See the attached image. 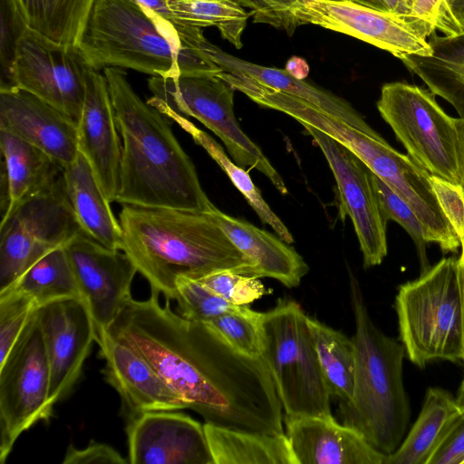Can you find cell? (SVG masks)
Returning <instances> with one entry per match:
<instances>
[{"mask_svg": "<svg viewBox=\"0 0 464 464\" xmlns=\"http://www.w3.org/2000/svg\"><path fill=\"white\" fill-rule=\"evenodd\" d=\"M130 298L107 333L140 353L207 423L283 434L282 404L262 357L247 356L207 323L161 305L158 291Z\"/></svg>", "mask_w": 464, "mask_h": 464, "instance_id": "1", "label": "cell"}, {"mask_svg": "<svg viewBox=\"0 0 464 464\" xmlns=\"http://www.w3.org/2000/svg\"><path fill=\"white\" fill-rule=\"evenodd\" d=\"M122 140L116 202L209 212L196 168L162 113L136 93L118 67L103 69Z\"/></svg>", "mask_w": 464, "mask_h": 464, "instance_id": "2", "label": "cell"}, {"mask_svg": "<svg viewBox=\"0 0 464 464\" xmlns=\"http://www.w3.org/2000/svg\"><path fill=\"white\" fill-rule=\"evenodd\" d=\"M122 251L150 289L169 300L176 280L230 270L254 276V266L232 243L210 212L123 204L119 215Z\"/></svg>", "mask_w": 464, "mask_h": 464, "instance_id": "3", "label": "cell"}, {"mask_svg": "<svg viewBox=\"0 0 464 464\" xmlns=\"http://www.w3.org/2000/svg\"><path fill=\"white\" fill-rule=\"evenodd\" d=\"M350 299L355 322L354 388L348 402H339L338 414L343 424L387 456L401 445L411 418L402 374L406 353L401 342L375 325L353 278Z\"/></svg>", "mask_w": 464, "mask_h": 464, "instance_id": "4", "label": "cell"}, {"mask_svg": "<svg viewBox=\"0 0 464 464\" xmlns=\"http://www.w3.org/2000/svg\"><path fill=\"white\" fill-rule=\"evenodd\" d=\"M75 48L97 71L128 68L160 77L223 72L194 49L173 44L136 0H95Z\"/></svg>", "mask_w": 464, "mask_h": 464, "instance_id": "5", "label": "cell"}, {"mask_svg": "<svg viewBox=\"0 0 464 464\" xmlns=\"http://www.w3.org/2000/svg\"><path fill=\"white\" fill-rule=\"evenodd\" d=\"M394 309L400 342L420 368L436 360L463 358V315L457 258L444 257L399 285Z\"/></svg>", "mask_w": 464, "mask_h": 464, "instance_id": "6", "label": "cell"}, {"mask_svg": "<svg viewBox=\"0 0 464 464\" xmlns=\"http://www.w3.org/2000/svg\"><path fill=\"white\" fill-rule=\"evenodd\" d=\"M308 317L297 303L283 299L261 319V357L286 417L333 416Z\"/></svg>", "mask_w": 464, "mask_h": 464, "instance_id": "7", "label": "cell"}, {"mask_svg": "<svg viewBox=\"0 0 464 464\" xmlns=\"http://www.w3.org/2000/svg\"><path fill=\"white\" fill-rule=\"evenodd\" d=\"M148 102L172 118L189 116L214 132L235 162L264 174L282 194L288 189L261 149L241 130L234 112L235 90L218 74L151 76Z\"/></svg>", "mask_w": 464, "mask_h": 464, "instance_id": "8", "label": "cell"}, {"mask_svg": "<svg viewBox=\"0 0 464 464\" xmlns=\"http://www.w3.org/2000/svg\"><path fill=\"white\" fill-rule=\"evenodd\" d=\"M377 109L408 155L430 175L460 184L454 118L427 89L402 82L382 85Z\"/></svg>", "mask_w": 464, "mask_h": 464, "instance_id": "9", "label": "cell"}, {"mask_svg": "<svg viewBox=\"0 0 464 464\" xmlns=\"http://www.w3.org/2000/svg\"><path fill=\"white\" fill-rule=\"evenodd\" d=\"M38 309V308H37ZM37 309L16 343L0 362V462L19 436L40 420H48L50 366Z\"/></svg>", "mask_w": 464, "mask_h": 464, "instance_id": "10", "label": "cell"}, {"mask_svg": "<svg viewBox=\"0 0 464 464\" xmlns=\"http://www.w3.org/2000/svg\"><path fill=\"white\" fill-rule=\"evenodd\" d=\"M80 231L63 173L50 189L22 204L0 223V292L10 288L34 263L65 246Z\"/></svg>", "mask_w": 464, "mask_h": 464, "instance_id": "11", "label": "cell"}, {"mask_svg": "<svg viewBox=\"0 0 464 464\" xmlns=\"http://www.w3.org/2000/svg\"><path fill=\"white\" fill-rule=\"evenodd\" d=\"M87 66L75 47L58 44L28 28L17 50L14 84L77 124L84 102Z\"/></svg>", "mask_w": 464, "mask_h": 464, "instance_id": "12", "label": "cell"}, {"mask_svg": "<svg viewBox=\"0 0 464 464\" xmlns=\"http://www.w3.org/2000/svg\"><path fill=\"white\" fill-rule=\"evenodd\" d=\"M324 153L334 174L341 215L353 225L363 266L382 264L387 256L386 223L373 187L372 171L352 151L319 130L301 124Z\"/></svg>", "mask_w": 464, "mask_h": 464, "instance_id": "13", "label": "cell"}, {"mask_svg": "<svg viewBox=\"0 0 464 464\" xmlns=\"http://www.w3.org/2000/svg\"><path fill=\"white\" fill-rule=\"evenodd\" d=\"M64 248L96 332L107 329L132 298L137 267L122 250L109 248L82 231Z\"/></svg>", "mask_w": 464, "mask_h": 464, "instance_id": "14", "label": "cell"}, {"mask_svg": "<svg viewBox=\"0 0 464 464\" xmlns=\"http://www.w3.org/2000/svg\"><path fill=\"white\" fill-rule=\"evenodd\" d=\"M297 25L314 24L364 41L400 60L408 54L430 55L427 39L392 14L343 0H311L292 13Z\"/></svg>", "mask_w": 464, "mask_h": 464, "instance_id": "15", "label": "cell"}, {"mask_svg": "<svg viewBox=\"0 0 464 464\" xmlns=\"http://www.w3.org/2000/svg\"><path fill=\"white\" fill-rule=\"evenodd\" d=\"M50 366V402L64 399L79 379L96 329L82 297L47 303L37 309Z\"/></svg>", "mask_w": 464, "mask_h": 464, "instance_id": "16", "label": "cell"}, {"mask_svg": "<svg viewBox=\"0 0 464 464\" xmlns=\"http://www.w3.org/2000/svg\"><path fill=\"white\" fill-rule=\"evenodd\" d=\"M131 464H214L204 424L176 411H147L126 427Z\"/></svg>", "mask_w": 464, "mask_h": 464, "instance_id": "17", "label": "cell"}, {"mask_svg": "<svg viewBox=\"0 0 464 464\" xmlns=\"http://www.w3.org/2000/svg\"><path fill=\"white\" fill-rule=\"evenodd\" d=\"M120 135L106 77L88 65L84 102L77 123L78 149L111 202L116 201L120 189Z\"/></svg>", "mask_w": 464, "mask_h": 464, "instance_id": "18", "label": "cell"}, {"mask_svg": "<svg viewBox=\"0 0 464 464\" xmlns=\"http://www.w3.org/2000/svg\"><path fill=\"white\" fill-rule=\"evenodd\" d=\"M181 40L185 47L196 50L223 72L246 77L267 88L301 98L350 126L366 133L375 132L346 100L294 77L285 69L256 64L226 53L204 36L201 27L186 25L181 33Z\"/></svg>", "mask_w": 464, "mask_h": 464, "instance_id": "19", "label": "cell"}, {"mask_svg": "<svg viewBox=\"0 0 464 464\" xmlns=\"http://www.w3.org/2000/svg\"><path fill=\"white\" fill-rule=\"evenodd\" d=\"M95 342L106 362L104 378L121 396L129 419L147 411L188 409L182 397L130 345L105 329L96 332Z\"/></svg>", "mask_w": 464, "mask_h": 464, "instance_id": "20", "label": "cell"}, {"mask_svg": "<svg viewBox=\"0 0 464 464\" xmlns=\"http://www.w3.org/2000/svg\"><path fill=\"white\" fill-rule=\"evenodd\" d=\"M0 128L36 146L63 169L79 154L77 124L24 89L0 91Z\"/></svg>", "mask_w": 464, "mask_h": 464, "instance_id": "21", "label": "cell"}, {"mask_svg": "<svg viewBox=\"0 0 464 464\" xmlns=\"http://www.w3.org/2000/svg\"><path fill=\"white\" fill-rule=\"evenodd\" d=\"M296 464H383L385 455L356 430L329 417H286Z\"/></svg>", "mask_w": 464, "mask_h": 464, "instance_id": "22", "label": "cell"}, {"mask_svg": "<svg viewBox=\"0 0 464 464\" xmlns=\"http://www.w3.org/2000/svg\"><path fill=\"white\" fill-rule=\"evenodd\" d=\"M0 150L2 223L22 204L50 189L64 169L36 146L2 128Z\"/></svg>", "mask_w": 464, "mask_h": 464, "instance_id": "23", "label": "cell"}, {"mask_svg": "<svg viewBox=\"0 0 464 464\" xmlns=\"http://www.w3.org/2000/svg\"><path fill=\"white\" fill-rule=\"evenodd\" d=\"M218 224L254 266V276L270 277L286 287H296L308 273L304 258L278 236L229 216L214 205L210 209Z\"/></svg>", "mask_w": 464, "mask_h": 464, "instance_id": "24", "label": "cell"}, {"mask_svg": "<svg viewBox=\"0 0 464 464\" xmlns=\"http://www.w3.org/2000/svg\"><path fill=\"white\" fill-rule=\"evenodd\" d=\"M65 192L81 230L98 243L122 250V230L89 162L79 152L63 169Z\"/></svg>", "mask_w": 464, "mask_h": 464, "instance_id": "25", "label": "cell"}, {"mask_svg": "<svg viewBox=\"0 0 464 464\" xmlns=\"http://www.w3.org/2000/svg\"><path fill=\"white\" fill-rule=\"evenodd\" d=\"M430 55L408 54L401 61L429 90L464 116V34L433 35L428 39Z\"/></svg>", "mask_w": 464, "mask_h": 464, "instance_id": "26", "label": "cell"}, {"mask_svg": "<svg viewBox=\"0 0 464 464\" xmlns=\"http://www.w3.org/2000/svg\"><path fill=\"white\" fill-rule=\"evenodd\" d=\"M460 405L450 392L438 387L429 388L413 426L399 448L385 457L383 464H429Z\"/></svg>", "mask_w": 464, "mask_h": 464, "instance_id": "27", "label": "cell"}, {"mask_svg": "<svg viewBox=\"0 0 464 464\" xmlns=\"http://www.w3.org/2000/svg\"><path fill=\"white\" fill-rule=\"evenodd\" d=\"M214 464H296L286 434H264L204 424Z\"/></svg>", "mask_w": 464, "mask_h": 464, "instance_id": "28", "label": "cell"}, {"mask_svg": "<svg viewBox=\"0 0 464 464\" xmlns=\"http://www.w3.org/2000/svg\"><path fill=\"white\" fill-rule=\"evenodd\" d=\"M28 27L58 44L76 47L95 0H16Z\"/></svg>", "mask_w": 464, "mask_h": 464, "instance_id": "29", "label": "cell"}, {"mask_svg": "<svg viewBox=\"0 0 464 464\" xmlns=\"http://www.w3.org/2000/svg\"><path fill=\"white\" fill-rule=\"evenodd\" d=\"M308 324L319 363L331 396L348 402L353 393L355 379V346L353 339L315 318Z\"/></svg>", "mask_w": 464, "mask_h": 464, "instance_id": "30", "label": "cell"}, {"mask_svg": "<svg viewBox=\"0 0 464 464\" xmlns=\"http://www.w3.org/2000/svg\"><path fill=\"white\" fill-rule=\"evenodd\" d=\"M9 289L26 295L39 307L58 299L81 297L64 246L38 259Z\"/></svg>", "mask_w": 464, "mask_h": 464, "instance_id": "31", "label": "cell"}, {"mask_svg": "<svg viewBox=\"0 0 464 464\" xmlns=\"http://www.w3.org/2000/svg\"><path fill=\"white\" fill-rule=\"evenodd\" d=\"M175 19L198 26H216L223 39L239 49L250 16L237 0H168Z\"/></svg>", "mask_w": 464, "mask_h": 464, "instance_id": "32", "label": "cell"}, {"mask_svg": "<svg viewBox=\"0 0 464 464\" xmlns=\"http://www.w3.org/2000/svg\"><path fill=\"white\" fill-rule=\"evenodd\" d=\"M183 125L187 127L195 141L201 145L226 172L233 185L256 211L262 223L270 226L276 234L285 243L289 245L294 243L293 235L264 199L249 173L244 168L234 163L227 157L224 149L209 135L197 129L187 121H183Z\"/></svg>", "mask_w": 464, "mask_h": 464, "instance_id": "33", "label": "cell"}, {"mask_svg": "<svg viewBox=\"0 0 464 464\" xmlns=\"http://www.w3.org/2000/svg\"><path fill=\"white\" fill-rule=\"evenodd\" d=\"M262 315L263 313L254 311L248 305H241L207 324L238 352L259 358L263 350Z\"/></svg>", "mask_w": 464, "mask_h": 464, "instance_id": "34", "label": "cell"}, {"mask_svg": "<svg viewBox=\"0 0 464 464\" xmlns=\"http://www.w3.org/2000/svg\"><path fill=\"white\" fill-rule=\"evenodd\" d=\"M178 313L192 321L209 323L218 316L239 308L196 279L180 276L176 280Z\"/></svg>", "mask_w": 464, "mask_h": 464, "instance_id": "35", "label": "cell"}, {"mask_svg": "<svg viewBox=\"0 0 464 464\" xmlns=\"http://www.w3.org/2000/svg\"><path fill=\"white\" fill-rule=\"evenodd\" d=\"M372 179L384 219L398 223L407 232L415 245L420 273L426 271L430 266L426 253L428 241L418 217L406 201L372 172Z\"/></svg>", "mask_w": 464, "mask_h": 464, "instance_id": "36", "label": "cell"}, {"mask_svg": "<svg viewBox=\"0 0 464 464\" xmlns=\"http://www.w3.org/2000/svg\"><path fill=\"white\" fill-rule=\"evenodd\" d=\"M0 91H6L16 88L14 70L17 50L29 27L16 0H0Z\"/></svg>", "mask_w": 464, "mask_h": 464, "instance_id": "37", "label": "cell"}, {"mask_svg": "<svg viewBox=\"0 0 464 464\" xmlns=\"http://www.w3.org/2000/svg\"><path fill=\"white\" fill-rule=\"evenodd\" d=\"M39 306L15 290L0 293V362L5 360Z\"/></svg>", "mask_w": 464, "mask_h": 464, "instance_id": "38", "label": "cell"}, {"mask_svg": "<svg viewBox=\"0 0 464 464\" xmlns=\"http://www.w3.org/2000/svg\"><path fill=\"white\" fill-rule=\"evenodd\" d=\"M409 24L424 39L430 37L436 29L446 36L461 34L447 10L445 0H414Z\"/></svg>", "mask_w": 464, "mask_h": 464, "instance_id": "39", "label": "cell"}, {"mask_svg": "<svg viewBox=\"0 0 464 464\" xmlns=\"http://www.w3.org/2000/svg\"><path fill=\"white\" fill-rule=\"evenodd\" d=\"M250 10L254 23L265 24L276 29L284 30L292 35L297 25L293 18V11L300 5L311 0H237Z\"/></svg>", "mask_w": 464, "mask_h": 464, "instance_id": "40", "label": "cell"}, {"mask_svg": "<svg viewBox=\"0 0 464 464\" xmlns=\"http://www.w3.org/2000/svg\"><path fill=\"white\" fill-rule=\"evenodd\" d=\"M430 181L440 207L461 245L464 242V189L460 184L430 174Z\"/></svg>", "mask_w": 464, "mask_h": 464, "instance_id": "41", "label": "cell"}, {"mask_svg": "<svg viewBox=\"0 0 464 464\" xmlns=\"http://www.w3.org/2000/svg\"><path fill=\"white\" fill-rule=\"evenodd\" d=\"M429 464H464V403Z\"/></svg>", "mask_w": 464, "mask_h": 464, "instance_id": "42", "label": "cell"}, {"mask_svg": "<svg viewBox=\"0 0 464 464\" xmlns=\"http://www.w3.org/2000/svg\"><path fill=\"white\" fill-rule=\"evenodd\" d=\"M127 462L129 461L114 448L96 441L82 449L70 444L63 460V464H124Z\"/></svg>", "mask_w": 464, "mask_h": 464, "instance_id": "43", "label": "cell"}, {"mask_svg": "<svg viewBox=\"0 0 464 464\" xmlns=\"http://www.w3.org/2000/svg\"><path fill=\"white\" fill-rule=\"evenodd\" d=\"M239 277V274L230 270H221L208 274L196 280L216 295L232 303L233 292Z\"/></svg>", "mask_w": 464, "mask_h": 464, "instance_id": "44", "label": "cell"}, {"mask_svg": "<svg viewBox=\"0 0 464 464\" xmlns=\"http://www.w3.org/2000/svg\"><path fill=\"white\" fill-rule=\"evenodd\" d=\"M266 294V288L259 278L240 275L235 286L232 303L247 305Z\"/></svg>", "mask_w": 464, "mask_h": 464, "instance_id": "45", "label": "cell"}, {"mask_svg": "<svg viewBox=\"0 0 464 464\" xmlns=\"http://www.w3.org/2000/svg\"><path fill=\"white\" fill-rule=\"evenodd\" d=\"M372 10L394 14L409 24L410 9L406 0H343ZM411 27V26H410Z\"/></svg>", "mask_w": 464, "mask_h": 464, "instance_id": "46", "label": "cell"}, {"mask_svg": "<svg viewBox=\"0 0 464 464\" xmlns=\"http://www.w3.org/2000/svg\"><path fill=\"white\" fill-rule=\"evenodd\" d=\"M458 138V159L460 185L464 189V116L454 118Z\"/></svg>", "mask_w": 464, "mask_h": 464, "instance_id": "47", "label": "cell"}, {"mask_svg": "<svg viewBox=\"0 0 464 464\" xmlns=\"http://www.w3.org/2000/svg\"><path fill=\"white\" fill-rule=\"evenodd\" d=\"M445 3L450 17L464 34V0H445Z\"/></svg>", "mask_w": 464, "mask_h": 464, "instance_id": "48", "label": "cell"}, {"mask_svg": "<svg viewBox=\"0 0 464 464\" xmlns=\"http://www.w3.org/2000/svg\"><path fill=\"white\" fill-rule=\"evenodd\" d=\"M294 77L304 80L309 72L308 64L304 60L299 57H292L286 63L285 68Z\"/></svg>", "mask_w": 464, "mask_h": 464, "instance_id": "49", "label": "cell"}, {"mask_svg": "<svg viewBox=\"0 0 464 464\" xmlns=\"http://www.w3.org/2000/svg\"><path fill=\"white\" fill-rule=\"evenodd\" d=\"M461 253L459 258H457V277L461 299L462 305V315H463V333H464V242L460 245ZM464 362V341H463V358Z\"/></svg>", "mask_w": 464, "mask_h": 464, "instance_id": "50", "label": "cell"}, {"mask_svg": "<svg viewBox=\"0 0 464 464\" xmlns=\"http://www.w3.org/2000/svg\"><path fill=\"white\" fill-rule=\"evenodd\" d=\"M458 401L459 403H464V379L460 384V387H459V396H458Z\"/></svg>", "mask_w": 464, "mask_h": 464, "instance_id": "51", "label": "cell"}, {"mask_svg": "<svg viewBox=\"0 0 464 464\" xmlns=\"http://www.w3.org/2000/svg\"><path fill=\"white\" fill-rule=\"evenodd\" d=\"M406 3H407V5L410 9V11L411 10V7H412V5L414 3V0H406ZM411 14V13H410ZM410 16V15H409Z\"/></svg>", "mask_w": 464, "mask_h": 464, "instance_id": "52", "label": "cell"}]
</instances>
